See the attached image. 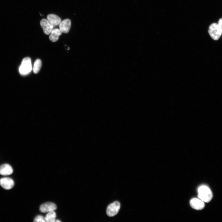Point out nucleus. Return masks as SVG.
<instances>
[{
    "label": "nucleus",
    "instance_id": "obj_1",
    "mask_svg": "<svg viewBox=\"0 0 222 222\" xmlns=\"http://www.w3.org/2000/svg\"><path fill=\"white\" fill-rule=\"evenodd\" d=\"M198 196L204 202H208L212 198V194L210 189L206 186L202 185L198 189Z\"/></svg>",
    "mask_w": 222,
    "mask_h": 222
},
{
    "label": "nucleus",
    "instance_id": "obj_2",
    "mask_svg": "<svg viewBox=\"0 0 222 222\" xmlns=\"http://www.w3.org/2000/svg\"><path fill=\"white\" fill-rule=\"evenodd\" d=\"M32 69L31 59L27 57L24 58L19 69L20 74L23 75H27L31 71Z\"/></svg>",
    "mask_w": 222,
    "mask_h": 222
},
{
    "label": "nucleus",
    "instance_id": "obj_3",
    "mask_svg": "<svg viewBox=\"0 0 222 222\" xmlns=\"http://www.w3.org/2000/svg\"><path fill=\"white\" fill-rule=\"evenodd\" d=\"M208 33L214 40H218L222 35L221 30L218 23H213L210 26Z\"/></svg>",
    "mask_w": 222,
    "mask_h": 222
},
{
    "label": "nucleus",
    "instance_id": "obj_4",
    "mask_svg": "<svg viewBox=\"0 0 222 222\" xmlns=\"http://www.w3.org/2000/svg\"><path fill=\"white\" fill-rule=\"evenodd\" d=\"M120 208V204L119 202L116 201L110 204L108 206L106 213L110 217H112L117 215Z\"/></svg>",
    "mask_w": 222,
    "mask_h": 222
},
{
    "label": "nucleus",
    "instance_id": "obj_5",
    "mask_svg": "<svg viewBox=\"0 0 222 222\" xmlns=\"http://www.w3.org/2000/svg\"><path fill=\"white\" fill-rule=\"evenodd\" d=\"M40 24L44 33L46 35L50 34L53 29L54 27L47 19H42L40 21Z\"/></svg>",
    "mask_w": 222,
    "mask_h": 222
},
{
    "label": "nucleus",
    "instance_id": "obj_6",
    "mask_svg": "<svg viewBox=\"0 0 222 222\" xmlns=\"http://www.w3.org/2000/svg\"><path fill=\"white\" fill-rule=\"evenodd\" d=\"M14 185V181L10 178L3 177L0 179V185L5 189H10Z\"/></svg>",
    "mask_w": 222,
    "mask_h": 222
},
{
    "label": "nucleus",
    "instance_id": "obj_7",
    "mask_svg": "<svg viewBox=\"0 0 222 222\" xmlns=\"http://www.w3.org/2000/svg\"><path fill=\"white\" fill-rule=\"evenodd\" d=\"M56 209V206L54 203L46 202L41 204L39 208L40 211L43 213L54 211Z\"/></svg>",
    "mask_w": 222,
    "mask_h": 222
},
{
    "label": "nucleus",
    "instance_id": "obj_8",
    "mask_svg": "<svg viewBox=\"0 0 222 222\" xmlns=\"http://www.w3.org/2000/svg\"><path fill=\"white\" fill-rule=\"evenodd\" d=\"M190 204L193 208L198 210H201L205 206L204 202L199 199L193 198L190 201Z\"/></svg>",
    "mask_w": 222,
    "mask_h": 222
},
{
    "label": "nucleus",
    "instance_id": "obj_9",
    "mask_svg": "<svg viewBox=\"0 0 222 222\" xmlns=\"http://www.w3.org/2000/svg\"><path fill=\"white\" fill-rule=\"evenodd\" d=\"M71 24V21L69 19H65L59 24V29L62 33H67L70 30Z\"/></svg>",
    "mask_w": 222,
    "mask_h": 222
},
{
    "label": "nucleus",
    "instance_id": "obj_10",
    "mask_svg": "<svg viewBox=\"0 0 222 222\" xmlns=\"http://www.w3.org/2000/svg\"><path fill=\"white\" fill-rule=\"evenodd\" d=\"M13 172V169L11 166L7 163L2 164L0 166V175H8Z\"/></svg>",
    "mask_w": 222,
    "mask_h": 222
},
{
    "label": "nucleus",
    "instance_id": "obj_11",
    "mask_svg": "<svg viewBox=\"0 0 222 222\" xmlns=\"http://www.w3.org/2000/svg\"><path fill=\"white\" fill-rule=\"evenodd\" d=\"M47 19L54 27L59 25L61 22V18L57 15L54 14L48 15Z\"/></svg>",
    "mask_w": 222,
    "mask_h": 222
},
{
    "label": "nucleus",
    "instance_id": "obj_12",
    "mask_svg": "<svg viewBox=\"0 0 222 222\" xmlns=\"http://www.w3.org/2000/svg\"><path fill=\"white\" fill-rule=\"evenodd\" d=\"M62 32L59 29L55 28L53 29L49 36V39L51 41L53 42L57 41L60 36L61 35Z\"/></svg>",
    "mask_w": 222,
    "mask_h": 222
},
{
    "label": "nucleus",
    "instance_id": "obj_13",
    "mask_svg": "<svg viewBox=\"0 0 222 222\" xmlns=\"http://www.w3.org/2000/svg\"><path fill=\"white\" fill-rule=\"evenodd\" d=\"M56 214L54 211L48 212L45 217L46 222H54L56 220Z\"/></svg>",
    "mask_w": 222,
    "mask_h": 222
},
{
    "label": "nucleus",
    "instance_id": "obj_14",
    "mask_svg": "<svg viewBox=\"0 0 222 222\" xmlns=\"http://www.w3.org/2000/svg\"><path fill=\"white\" fill-rule=\"evenodd\" d=\"M42 65L41 60L39 59H37L34 62L33 68V72L37 74L39 71Z\"/></svg>",
    "mask_w": 222,
    "mask_h": 222
},
{
    "label": "nucleus",
    "instance_id": "obj_15",
    "mask_svg": "<svg viewBox=\"0 0 222 222\" xmlns=\"http://www.w3.org/2000/svg\"><path fill=\"white\" fill-rule=\"evenodd\" d=\"M34 221L35 222H45V217L41 215H38L34 218Z\"/></svg>",
    "mask_w": 222,
    "mask_h": 222
},
{
    "label": "nucleus",
    "instance_id": "obj_16",
    "mask_svg": "<svg viewBox=\"0 0 222 222\" xmlns=\"http://www.w3.org/2000/svg\"><path fill=\"white\" fill-rule=\"evenodd\" d=\"M218 24H219L222 33V18H221L219 19L218 21Z\"/></svg>",
    "mask_w": 222,
    "mask_h": 222
},
{
    "label": "nucleus",
    "instance_id": "obj_17",
    "mask_svg": "<svg viewBox=\"0 0 222 222\" xmlns=\"http://www.w3.org/2000/svg\"><path fill=\"white\" fill-rule=\"evenodd\" d=\"M55 222H60L61 221H60V220H55Z\"/></svg>",
    "mask_w": 222,
    "mask_h": 222
}]
</instances>
